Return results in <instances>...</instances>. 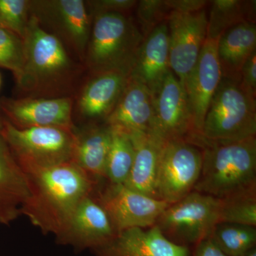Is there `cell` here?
Instances as JSON below:
<instances>
[{"label": "cell", "mask_w": 256, "mask_h": 256, "mask_svg": "<svg viewBox=\"0 0 256 256\" xmlns=\"http://www.w3.org/2000/svg\"><path fill=\"white\" fill-rule=\"evenodd\" d=\"M23 41L24 62L15 79L18 98L75 99L86 70L82 62L32 15Z\"/></svg>", "instance_id": "1"}, {"label": "cell", "mask_w": 256, "mask_h": 256, "mask_svg": "<svg viewBox=\"0 0 256 256\" xmlns=\"http://www.w3.org/2000/svg\"><path fill=\"white\" fill-rule=\"evenodd\" d=\"M24 172L30 194L22 215L44 235L60 233L79 202L96 190V184L74 163Z\"/></svg>", "instance_id": "2"}, {"label": "cell", "mask_w": 256, "mask_h": 256, "mask_svg": "<svg viewBox=\"0 0 256 256\" xmlns=\"http://www.w3.org/2000/svg\"><path fill=\"white\" fill-rule=\"evenodd\" d=\"M201 174L194 191L223 200L256 190V138L232 142L198 140Z\"/></svg>", "instance_id": "3"}, {"label": "cell", "mask_w": 256, "mask_h": 256, "mask_svg": "<svg viewBox=\"0 0 256 256\" xmlns=\"http://www.w3.org/2000/svg\"><path fill=\"white\" fill-rule=\"evenodd\" d=\"M144 40L128 15L106 13L92 18L84 65L90 74L114 70L130 72Z\"/></svg>", "instance_id": "4"}, {"label": "cell", "mask_w": 256, "mask_h": 256, "mask_svg": "<svg viewBox=\"0 0 256 256\" xmlns=\"http://www.w3.org/2000/svg\"><path fill=\"white\" fill-rule=\"evenodd\" d=\"M256 100L240 82L222 78L207 110L201 138L208 142H232L256 137Z\"/></svg>", "instance_id": "5"}, {"label": "cell", "mask_w": 256, "mask_h": 256, "mask_svg": "<svg viewBox=\"0 0 256 256\" xmlns=\"http://www.w3.org/2000/svg\"><path fill=\"white\" fill-rule=\"evenodd\" d=\"M75 128L20 129L4 119L1 136L20 166L28 171L74 163Z\"/></svg>", "instance_id": "6"}, {"label": "cell", "mask_w": 256, "mask_h": 256, "mask_svg": "<svg viewBox=\"0 0 256 256\" xmlns=\"http://www.w3.org/2000/svg\"><path fill=\"white\" fill-rule=\"evenodd\" d=\"M220 200L195 191L170 204L156 225L171 242L196 245L210 238L220 222Z\"/></svg>", "instance_id": "7"}, {"label": "cell", "mask_w": 256, "mask_h": 256, "mask_svg": "<svg viewBox=\"0 0 256 256\" xmlns=\"http://www.w3.org/2000/svg\"><path fill=\"white\" fill-rule=\"evenodd\" d=\"M30 14L84 64L92 21L85 1L30 0Z\"/></svg>", "instance_id": "8"}, {"label": "cell", "mask_w": 256, "mask_h": 256, "mask_svg": "<svg viewBox=\"0 0 256 256\" xmlns=\"http://www.w3.org/2000/svg\"><path fill=\"white\" fill-rule=\"evenodd\" d=\"M202 166L200 146L186 140L165 141L156 178V198L172 204L188 196L194 191Z\"/></svg>", "instance_id": "9"}, {"label": "cell", "mask_w": 256, "mask_h": 256, "mask_svg": "<svg viewBox=\"0 0 256 256\" xmlns=\"http://www.w3.org/2000/svg\"><path fill=\"white\" fill-rule=\"evenodd\" d=\"M94 196L108 215L116 234L130 228L154 226L170 205L124 184L108 183Z\"/></svg>", "instance_id": "10"}, {"label": "cell", "mask_w": 256, "mask_h": 256, "mask_svg": "<svg viewBox=\"0 0 256 256\" xmlns=\"http://www.w3.org/2000/svg\"><path fill=\"white\" fill-rule=\"evenodd\" d=\"M166 23L170 69L184 88L206 40L207 10L190 13L172 12Z\"/></svg>", "instance_id": "11"}, {"label": "cell", "mask_w": 256, "mask_h": 256, "mask_svg": "<svg viewBox=\"0 0 256 256\" xmlns=\"http://www.w3.org/2000/svg\"><path fill=\"white\" fill-rule=\"evenodd\" d=\"M74 98H0V112L20 129L60 127L74 129Z\"/></svg>", "instance_id": "12"}, {"label": "cell", "mask_w": 256, "mask_h": 256, "mask_svg": "<svg viewBox=\"0 0 256 256\" xmlns=\"http://www.w3.org/2000/svg\"><path fill=\"white\" fill-rule=\"evenodd\" d=\"M116 234L108 215L92 192L79 202L55 237L60 245L70 246L79 250H94L110 242Z\"/></svg>", "instance_id": "13"}, {"label": "cell", "mask_w": 256, "mask_h": 256, "mask_svg": "<svg viewBox=\"0 0 256 256\" xmlns=\"http://www.w3.org/2000/svg\"><path fill=\"white\" fill-rule=\"evenodd\" d=\"M153 102L154 132L166 140L196 139L186 90L172 72L153 96Z\"/></svg>", "instance_id": "14"}, {"label": "cell", "mask_w": 256, "mask_h": 256, "mask_svg": "<svg viewBox=\"0 0 256 256\" xmlns=\"http://www.w3.org/2000/svg\"><path fill=\"white\" fill-rule=\"evenodd\" d=\"M216 44L217 40L206 38L196 65L185 82L196 138H201L205 116L222 78Z\"/></svg>", "instance_id": "15"}, {"label": "cell", "mask_w": 256, "mask_h": 256, "mask_svg": "<svg viewBox=\"0 0 256 256\" xmlns=\"http://www.w3.org/2000/svg\"><path fill=\"white\" fill-rule=\"evenodd\" d=\"M130 72L114 70L90 74L76 95L79 116L94 124L105 121L116 107L127 85Z\"/></svg>", "instance_id": "16"}, {"label": "cell", "mask_w": 256, "mask_h": 256, "mask_svg": "<svg viewBox=\"0 0 256 256\" xmlns=\"http://www.w3.org/2000/svg\"><path fill=\"white\" fill-rule=\"evenodd\" d=\"M94 252L95 256H191L190 248L171 242L156 225L120 232Z\"/></svg>", "instance_id": "17"}, {"label": "cell", "mask_w": 256, "mask_h": 256, "mask_svg": "<svg viewBox=\"0 0 256 256\" xmlns=\"http://www.w3.org/2000/svg\"><path fill=\"white\" fill-rule=\"evenodd\" d=\"M154 122L152 94L130 76L122 95L104 124L131 134L154 132Z\"/></svg>", "instance_id": "18"}, {"label": "cell", "mask_w": 256, "mask_h": 256, "mask_svg": "<svg viewBox=\"0 0 256 256\" xmlns=\"http://www.w3.org/2000/svg\"><path fill=\"white\" fill-rule=\"evenodd\" d=\"M170 72L169 31L168 23L164 22L144 37L130 76L148 88L154 96Z\"/></svg>", "instance_id": "19"}, {"label": "cell", "mask_w": 256, "mask_h": 256, "mask_svg": "<svg viewBox=\"0 0 256 256\" xmlns=\"http://www.w3.org/2000/svg\"><path fill=\"white\" fill-rule=\"evenodd\" d=\"M28 194V175L0 136V224L10 226L22 216Z\"/></svg>", "instance_id": "20"}, {"label": "cell", "mask_w": 256, "mask_h": 256, "mask_svg": "<svg viewBox=\"0 0 256 256\" xmlns=\"http://www.w3.org/2000/svg\"><path fill=\"white\" fill-rule=\"evenodd\" d=\"M128 134L134 146V156L132 169L124 185L156 198V182L160 156L166 140L153 132Z\"/></svg>", "instance_id": "21"}, {"label": "cell", "mask_w": 256, "mask_h": 256, "mask_svg": "<svg viewBox=\"0 0 256 256\" xmlns=\"http://www.w3.org/2000/svg\"><path fill=\"white\" fill-rule=\"evenodd\" d=\"M76 142L74 163L97 184L105 178L106 160L111 141V130L106 124H87L75 128Z\"/></svg>", "instance_id": "22"}, {"label": "cell", "mask_w": 256, "mask_h": 256, "mask_svg": "<svg viewBox=\"0 0 256 256\" xmlns=\"http://www.w3.org/2000/svg\"><path fill=\"white\" fill-rule=\"evenodd\" d=\"M255 52L256 23L240 24L224 32L216 44L222 78L240 82L242 66Z\"/></svg>", "instance_id": "23"}, {"label": "cell", "mask_w": 256, "mask_h": 256, "mask_svg": "<svg viewBox=\"0 0 256 256\" xmlns=\"http://www.w3.org/2000/svg\"><path fill=\"white\" fill-rule=\"evenodd\" d=\"M206 38L218 40L229 28L245 22L256 23V1L210 2Z\"/></svg>", "instance_id": "24"}, {"label": "cell", "mask_w": 256, "mask_h": 256, "mask_svg": "<svg viewBox=\"0 0 256 256\" xmlns=\"http://www.w3.org/2000/svg\"><path fill=\"white\" fill-rule=\"evenodd\" d=\"M110 128L111 141L106 160L105 178L109 183L124 184L132 169L134 146L127 132L119 128Z\"/></svg>", "instance_id": "25"}, {"label": "cell", "mask_w": 256, "mask_h": 256, "mask_svg": "<svg viewBox=\"0 0 256 256\" xmlns=\"http://www.w3.org/2000/svg\"><path fill=\"white\" fill-rule=\"evenodd\" d=\"M210 238L227 256H240L256 247V229L250 226L220 223Z\"/></svg>", "instance_id": "26"}, {"label": "cell", "mask_w": 256, "mask_h": 256, "mask_svg": "<svg viewBox=\"0 0 256 256\" xmlns=\"http://www.w3.org/2000/svg\"><path fill=\"white\" fill-rule=\"evenodd\" d=\"M220 223L256 226V190L220 200Z\"/></svg>", "instance_id": "27"}, {"label": "cell", "mask_w": 256, "mask_h": 256, "mask_svg": "<svg viewBox=\"0 0 256 256\" xmlns=\"http://www.w3.org/2000/svg\"><path fill=\"white\" fill-rule=\"evenodd\" d=\"M24 62L23 38L10 30L0 28V67L11 70L16 79L22 70Z\"/></svg>", "instance_id": "28"}, {"label": "cell", "mask_w": 256, "mask_h": 256, "mask_svg": "<svg viewBox=\"0 0 256 256\" xmlns=\"http://www.w3.org/2000/svg\"><path fill=\"white\" fill-rule=\"evenodd\" d=\"M136 8L138 26L144 38L168 21L172 12L168 0H141L138 1Z\"/></svg>", "instance_id": "29"}, {"label": "cell", "mask_w": 256, "mask_h": 256, "mask_svg": "<svg viewBox=\"0 0 256 256\" xmlns=\"http://www.w3.org/2000/svg\"><path fill=\"white\" fill-rule=\"evenodd\" d=\"M30 0H0V24L23 38L30 18Z\"/></svg>", "instance_id": "30"}, {"label": "cell", "mask_w": 256, "mask_h": 256, "mask_svg": "<svg viewBox=\"0 0 256 256\" xmlns=\"http://www.w3.org/2000/svg\"><path fill=\"white\" fill-rule=\"evenodd\" d=\"M86 6L92 20L96 15L106 13H119L128 15L136 8V0H94L87 1Z\"/></svg>", "instance_id": "31"}, {"label": "cell", "mask_w": 256, "mask_h": 256, "mask_svg": "<svg viewBox=\"0 0 256 256\" xmlns=\"http://www.w3.org/2000/svg\"><path fill=\"white\" fill-rule=\"evenodd\" d=\"M240 84L249 95L256 97V52L252 54L242 66L240 74Z\"/></svg>", "instance_id": "32"}, {"label": "cell", "mask_w": 256, "mask_h": 256, "mask_svg": "<svg viewBox=\"0 0 256 256\" xmlns=\"http://www.w3.org/2000/svg\"><path fill=\"white\" fill-rule=\"evenodd\" d=\"M172 12L190 13L206 9L210 2L205 0H168Z\"/></svg>", "instance_id": "33"}, {"label": "cell", "mask_w": 256, "mask_h": 256, "mask_svg": "<svg viewBox=\"0 0 256 256\" xmlns=\"http://www.w3.org/2000/svg\"><path fill=\"white\" fill-rule=\"evenodd\" d=\"M193 256H227L216 245L214 242L208 238L197 244Z\"/></svg>", "instance_id": "34"}, {"label": "cell", "mask_w": 256, "mask_h": 256, "mask_svg": "<svg viewBox=\"0 0 256 256\" xmlns=\"http://www.w3.org/2000/svg\"><path fill=\"white\" fill-rule=\"evenodd\" d=\"M240 256H256V248H254L252 250H248L246 254Z\"/></svg>", "instance_id": "35"}, {"label": "cell", "mask_w": 256, "mask_h": 256, "mask_svg": "<svg viewBox=\"0 0 256 256\" xmlns=\"http://www.w3.org/2000/svg\"><path fill=\"white\" fill-rule=\"evenodd\" d=\"M4 120V118H2L1 114H0V136H1L2 130Z\"/></svg>", "instance_id": "36"}, {"label": "cell", "mask_w": 256, "mask_h": 256, "mask_svg": "<svg viewBox=\"0 0 256 256\" xmlns=\"http://www.w3.org/2000/svg\"><path fill=\"white\" fill-rule=\"evenodd\" d=\"M0 85H1V77H0Z\"/></svg>", "instance_id": "37"}, {"label": "cell", "mask_w": 256, "mask_h": 256, "mask_svg": "<svg viewBox=\"0 0 256 256\" xmlns=\"http://www.w3.org/2000/svg\"><path fill=\"white\" fill-rule=\"evenodd\" d=\"M0 28H2L1 24H0Z\"/></svg>", "instance_id": "38"}]
</instances>
